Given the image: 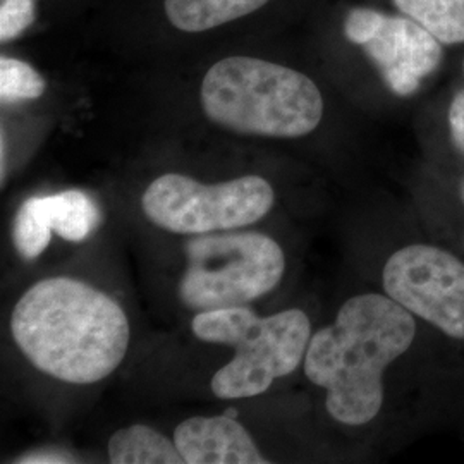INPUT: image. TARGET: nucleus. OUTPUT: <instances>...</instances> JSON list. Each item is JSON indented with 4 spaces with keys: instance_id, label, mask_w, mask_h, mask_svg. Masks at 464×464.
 <instances>
[{
    "instance_id": "19",
    "label": "nucleus",
    "mask_w": 464,
    "mask_h": 464,
    "mask_svg": "<svg viewBox=\"0 0 464 464\" xmlns=\"http://www.w3.org/2000/svg\"><path fill=\"white\" fill-rule=\"evenodd\" d=\"M64 454L55 452H34L32 456H24L17 459V463H72V459H66Z\"/></svg>"
},
{
    "instance_id": "13",
    "label": "nucleus",
    "mask_w": 464,
    "mask_h": 464,
    "mask_svg": "<svg viewBox=\"0 0 464 464\" xmlns=\"http://www.w3.org/2000/svg\"><path fill=\"white\" fill-rule=\"evenodd\" d=\"M402 14L429 30L440 44H464V0H392Z\"/></svg>"
},
{
    "instance_id": "16",
    "label": "nucleus",
    "mask_w": 464,
    "mask_h": 464,
    "mask_svg": "<svg viewBox=\"0 0 464 464\" xmlns=\"http://www.w3.org/2000/svg\"><path fill=\"white\" fill-rule=\"evenodd\" d=\"M44 92L45 80L28 63L0 57V100L4 103L40 99Z\"/></svg>"
},
{
    "instance_id": "7",
    "label": "nucleus",
    "mask_w": 464,
    "mask_h": 464,
    "mask_svg": "<svg viewBox=\"0 0 464 464\" xmlns=\"http://www.w3.org/2000/svg\"><path fill=\"white\" fill-rule=\"evenodd\" d=\"M274 199L272 186L258 176L208 186L181 174H164L147 188L141 207L155 226L199 236L255 224L270 212Z\"/></svg>"
},
{
    "instance_id": "11",
    "label": "nucleus",
    "mask_w": 464,
    "mask_h": 464,
    "mask_svg": "<svg viewBox=\"0 0 464 464\" xmlns=\"http://www.w3.org/2000/svg\"><path fill=\"white\" fill-rule=\"evenodd\" d=\"M109 459L114 464H184L174 440L145 425L117 430L109 440Z\"/></svg>"
},
{
    "instance_id": "1",
    "label": "nucleus",
    "mask_w": 464,
    "mask_h": 464,
    "mask_svg": "<svg viewBox=\"0 0 464 464\" xmlns=\"http://www.w3.org/2000/svg\"><path fill=\"white\" fill-rule=\"evenodd\" d=\"M429 331L385 293L351 296L331 325L312 335L304 375L325 391V410L334 421L362 429L381 416L389 370L411 354Z\"/></svg>"
},
{
    "instance_id": "2",
    "label": "nucleus",
    "mask_w": 464,
    "mask_h": 464,
    "mask_svg": "<svg viewBox=\"0 0 464 464\" xmlns=\"http://www.w3.org/2000/svg\"><path fill=\"white\" fill-rule=\"evenodd\" d=\"M19 351L45 375L88 385L109 377L126 356L130 322L105 293L76 279L36 282L11 316Z\"/></svg>"
},
{
    "instance_id": "9",
    "label": "nucleus",
    "mask_w": 464,
    "mask_h": 464,
    "mask_svg": "<svg viewBox=\"0 0 464 464\" xmlns=\"http://www.w3.org/2000/svg\"><path fill=\"white\" fill-rule=\"evenodd\" d=\"M186 464H266L251 435L232 416H193L174 431Z\"/></svg>"
},
{
    "instance_id": "20",
    "label": "nucleus",
    "mask_w": 464,
    "mask_h": 464,
    "mask_svg": "<svg viewBox=\"0 0 464 464\" xmlns=\"http://www.w3.org/2000/svg\"><path fill=\"white\" fill-rule=\"evenodd\" d=\"M5 178V136L2 133V181Z\"/></svg>"
},
{
    "instance_id": "4",
    "label": "nucleus",
    "mask_w": 464,
    "mask_h": 464,
    "mask_svg": "<svg viewBox=\"0 0 464 464\" xmlns=\"http://www.w3.org/2000/svg\"><path fill=\"white\" fill-rule=\"evenodd\" d=\"M193 334L199 341L226 344L236 351L231 363L212 379V392L218 399H246L264 394L274 381L298 368L314 335L308 315L284 310L276 315H256L248 306L198 312Z\"/></svg>"
},
{
    "instance_id": "6",
    "label": "nucleus",
    "mask_w": 464,
    "mask_h": 464,
    "mask_svg": "<svg viewBox=\"0 0 464 464\" xmlns=\"http://www.w3.org/2000/svg\"><path fill=\"white\" fill-rule=\"evenodd\" d=\"M382 289L450 348L464 349V255L435 236H420L391 251Z\"/></svg>"
},
{
    "instance_id": "3",
    "label": "nucleus",
    "mask_w": 464,
    "mask_h": 464,
    "mask_svg": "<svg viewBox=\"0 0 464 464\" xmlns=\"http://www.w3.org/2000/svg\"><path fill=\"white\" fill-rule=\"evenodd\" d=\"M205 116L234 133L301 138L324 117V97L306 74L248 55L208 69L199 90Z\"/></svg>"
},
{
    "instance_id": "8",
    "label": "nucleus",
    "mask_w": 464,
    "mask_h": 464,
    "mask_svg": "<svg viewBox=\"0 0 464 464\" xmlns=\"http://www.w3.org/2000/svg\"><path fill=\"white\" fill-rule=\"evenodd\" d=\"M344 34L365 50L385 86L401 99L413 97L444 57L440 42L411 17L389 16L370 7L349 11Z\"/></svg>"
},
{
    "instance_id": "21",
    "label": "nucleus",
    "mask_w": 464,
    "mask_h": 464,
    "mask_svg": "<svg viewBox=\"0 0 464 464\" xmlns=\"http://www.w3.org/2000/svg\"><path fill=\"white\" fill-rule=\"evenodd\" d=\"M463 69H464V66H463Z\"/></svg>"
},
{
    "instance_id": "15",
    "label": "nucleus",
    "mask_w": 464,
    "mask_h": 464,
    "mask_svg": "<svg viewBox=\"0 0 464 464\" xmlns=\"http://www.w3.org/2000/svg\"><path fill=\"white\" fill-rule=\"evenodd\" d=\"M421 197L435 201V207L425 203V208H431L427 214H437L433 226L437 239L464 255V176L450 193H421Z\"/></svg>"
},
{
    "instance_id": "14",
    "label": "nucleus",
    "mask_w": 464,
    "mask_h": 464,
    "mask_svg": "<svg viewBox=\"0 0 464 464\" xmlns=\"http://www.w3.org/2000/svg\"><path fill=\"white\" fill-rule=\"evenodd\" d=\"M13 236L19 255L26 260H34L47 249L52 239V226L45 197H34L21 205Z\"/></svg>"
},
{
    "instance_id": "17",
    "label": "nucleus",
    "mask_w": 464,
    "mask_h": 464,
    "mask_svg": "<svg viewBox=\"0 0 464 464\" xmlns=\"http://www.w3.org/2000/svg\"><path fill=\"white\" fill-rule=\"evenodd\" d=\"M34 21V0L0 2V42H11L24 34Z\"/></svg>"
},
{
    "instance_id": "5",
    "label": "nucleus",
    "mask_w": 464,
    "mask_h": 464,
    "mask_svg": "<svg viewBox=\"0 0 464 464\" xmlns=\"http://www.w3.org/2000/svg\"><path fill=\"white\" fill-rule=\"evenodd\" d=\"M284 272V251L266 234H199L186 243L179 298L195 312L246 306L274 291Z\"/></svg>"
},
{
    "instance_id": "12",
    "label": "nucleus",
    "mask_w": 464,
    "mask_h": 464,
    "mask_svg": "<svg viewBox=\"0 0 464 464\" xmlns=\"http://www.w3.org/2000/svg\"><path fill=\"white\" fill-rule=\"evenodd\" d=\"M45 201L52 231L66 241H84L99 227V207L83 191L69 189L45 197Z\"/></svg>"
},
{
    "instance_id": "10",
    "label": "nucleus",
    "mask_w": 464,
    "mask_h": 464,
    "mask_svg": "<svg viewBox=\"0 0 464 464\" xmlns=\"http://www.w3.org/2000/svg\"><path fill=\"white\" fill-rule=\"evenodd\" d=\"M268 0H164L167 19L186 34H201L262 9Z\"/></svg>"
},
{
    "instance_id": "18",
    "label": "nucleus",
    "mask_w": 464,
    "mask_h": 464,
    "mask_svg": "<svg viewBox=\"0 0 464 464\" xmlns=\"http://www.w3.org/2000/svg\"><path fill=\"white\" fill-rule=\"evenodd\" d=\"M448 130L450 145L464 159V90L458 92L449 103Z\"/></svg>"
}]
</instances>
